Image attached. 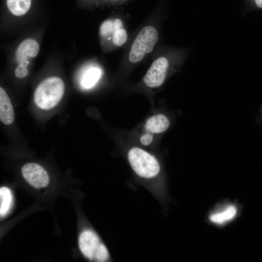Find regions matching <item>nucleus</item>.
<instances>
[{
  "mask_svg": "<svg viewBox=\"0 0 262 262\" xmlns=\"http://www.w3.org/2000/svg\"><path fill=\"white\" fill-rule=\"evenodd\" d=\"M153 140V135L150 133H145L140 137V142L144 146H148Z\"/></svg>",
  "mask_w": 262,
  "mask_h": 262,
  "instance_id": "f3484780",
  "label": "nucleus"
},
{
  "mask_svg": "<svg viewBox=\"0 0 262 262\" xmlns=\"http://www.w3.org/2000/svg\"><path fill=\"white\" fill-rule=\"evenodd\" d=\"M79 247L88 260L105 262L110 259L109 252L98 236L90 229L83 230L79 237Z\"/></svg>",
  "mask_w": 262,
  "mask_h": 262,
  "instance_id": "7ed1b4c3",
  "label": "nucleus"
},
{
  "mask_svg": "<svg viewBox=\"0 0 262 262\" xmlns=\"http://www.w3.org/2000/svg\"><path fill=\"white\" fill-rule=\"evenodd\" d=\"M122 23L119 18L114 20L108 19L104 21L99 28V34L101 37L108 41L112 39L113 34L116 28Z\"/></svg>",
  "mask_w": 262,
  "mask_h": 262,
  "instance_id": "4468645a",
  "label": "nucleus"
},
{
  "mask_svg": "<svg viewBox=\"0 0 262 262\" xmlns=\"http://www.w3.org/2000/svg\"><path fill=\"white\" fill-rule=\"evenodd\" d=\"M14 111L11 101L4 89L0 88V119L5 125L11 124L14 121Z\"/></svg>",
  "mask_w": 262,
  "mask_h": 262,
  "instance_id": "6e6552de",
  "label": "nucleus"
},
{
  "mask_svg": "<svg viewBox=\"0 0 262 262\" xmlns=\"http://www.w3.org/2000/svg\"><path fill=\"white\" fill-rule=\"evenodd\" d=\"M21 173L25 180L35 188L46 187L49 179L46 170L39 164L30 163L24 164Z\"/></svg>",
  "mask_w": 262,
  "mask_h": 262,
  "instance_id": "39448f33",
  "label": "nucleus"
},
{
  "mask_svg": "<svg viewBox=\"0 0 262 262\" xmlns=\"http://www.w3.org/2000/svg\"><path fill=\"white\" fill-rule=\"evenodd\" d=\"M127 39V32L123 27V23H121L116 28L113 34L112 41L115 46L119 47L123 45Z\"/></svg>",
  "mask_w": 262,
  "mask_h": 262,
  "instance_id": "2eb2a0df",
  "label": "nucleus"
},
{
  "mask_svg": "<svg viewBox=\"0 0 262 262\" xmlns=\"http://www.w3.org/2000/svg\"><path fill=\"white\" fill-rule=\"evenodd\" d=\"M254 2L256 5L259 8H262V0H253Z\"/></svg>",
  "mask_w": 262,
  "mask_h": 262,
  "instance_id": "a211bd4d",
  "label": "nucleus"
},
{
  "mask_svg": "<svg viewBox=\"0 0 262 262\" xmlns=\"http://www.w3.org/2000/svg\"><path fill=\"white\" fill-rule=\"evenodd\" d=\"M237 213V209L235 205L229 204L211 214L209 220L213 224L222 225L233 219Z\"/></svg>",
  "mask_w": 262,
  "mask_h": 262,
  "instance_id": "1a4fd4ad",
  "label": "nucleus"
},
{
  "mask_svg": "<svg viewBox=\"0 0 262 262\" xmlns=\"http://www.w3.org/2000/svg\"><path fill=\"white\" fill-rule=\"evenodd\" d=\"M32 0H6V5L9 11L14 15L21 16L29 10Z\"/></svg>",
  "mask_w": 262,
  "mask_h": 262,
  "instance_id": "f8f14e48",
  "label": "nucleus"
},
{
  "mask_svg": "<svg viewBox=\"0 0 262 262\" xmlns=\"http://www.w3.org/2000/svg\"><path fill=\"white\" fill-rule=\"evenodd\" d=\"M13 195L9 188L2 187L0 188V215L5 216L9 211L13 204Z\"/></svg>",
  "mask_w": 262,
  "mask_h": 262,
  "instance_id": "ddd939ff",
  "label": "nucleus"
},
{
  "mask_svg": "<svg viewBox=\"0 0 262 262\" xmlns=\"http://www.w3.org/2000/svg\"><path fill=\"white\" fill-rule=\"evenodd\" d=\"M170 125V121L165 115L159 114L150 117L145 124L146 130L152 133H160L166 131Z\"/></svg>",
  "mask_w": 262,
  "mask_h": 262,
  "instance_id": "9d476101",
  "label": "nucleus"
},
{
  "mask_svg": "<svg viewBox=\"0 0 262 262\" xmlns=\"http://www.w3.org/2000/svg\"><path fill=\"white\" fill-rule=\"evenodd\" d=\"M28 73L27 65L24 64H19L15 71V74L18 78H25Z\"/></svg>",
  "mask_w": 262,
  "mask_h": 262,
  "instance_id": "dca6fc26",
  "label": "nucleus"
},
{
  "mask_svg": "<svg viewBox=\"0 0 262 262\" xmlns=\"http://www.w3.org/2000/svg\"><path fill=\"white\" fill-rule=\"evenodd\" d=\"M169 66V62L164 57H160L152 64L144 77L145 84L150 87L161 85L164 82Z\"/></svg>",
  "mask_w": 262,
  "mask_h": 262,
  "instance_id": "423d86ee",
  "label": "nucleus"
},
{
  "mask_svg": "<svg viewBox=\"0 0 262 262\" xmlns=\"http://www.w3.org/2000/svg\"><path fill=\"white\" fill-rule=\"evenodd\" d=\"M39 47L34 39L28 38L23 41L16 51V60L19 64L28 65L29 58H34L38 54Z\"/></svg>",
  "mask_w": 262,
  "mask_h": 262,
  "instance_id": "0eeeda50",
  "label": "nucleus"
},
{
  "mask_svg": "<svg viewBox=\"0 0 262 262\" xmlns=\"http://www.w3.org/2000/svg\"><path fill=\"white\" fill-rule=\"evenodd\" d=\"M64 91V83L61 79L57 77L47 78L37 87L34 101L41 109H51L60 101Z\"/></svg>",
  "mask_w": 262,
  "mask_h": 262,
  "instance_id": "f257e3e1",
  "label": "nucleus"
},
{
  "mask_svg": "<svg viewBox=\"0 0 262 262\" xmlns=\"http://www.w3.org/2000/svg\"><path fill=\"white\" fill-rule=\"evenodd\" d=\"M102 74L100 68L90 66L86 68L80 78V85L84 89H88L93 87L98 82Z\"/></svg>",
  "mask_w": 262,
  "mask_h": 262,
  "instance_id": "9b49d317",
  "label": "nucleus"
},
{
  "mask_svg": "<svg viewBox=\"0 0 262 262\" xmlns=\"http://www.w3.org/2000/svg\"><path fill=\"white\" fill-rule=\"evenodd\" d=\"M158 40L156 29L148 25L143 28L134 40L129 52V59L132 63H137L146 54L150 53Z\"/></svg>",
  "mask_w": 262,
  "mask_h": 262,
  "instance_id": "20e7f679",
  "label": "nucleus"
},
{
  "mask_svg": "<svg viewBox=\"0 0 262 262\" xmlns=\"http://www.w3.org/2000/svg\"><path fill=\"white\" fill-rule=\"evenodd\" d=\"M128 159L133 171L140 178L151 179L160 172V165L157 159L140 148H131L128 153Z\"/></svg>",
  "mask_w": 262,
  "mask_h": 262,
  "instance_id": "f03ea898",
  "label": "nucleus"
}]
</instances>
